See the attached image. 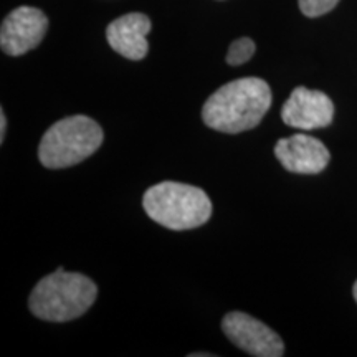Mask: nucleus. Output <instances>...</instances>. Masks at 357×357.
Segmentation results:
<instances>
[{"mask_svg":"<svg viewBox=\"0 0 357 357\" xmlns=\"http://www.w3.org/2000/svg\"><path fill=\"white\" fill-rule=\"evenodd\" d=\"M271 106V89L261 78H240L205 101L202 119L218 132L238 134L260 124Z\"/></svg>","mask_w":357,"mask_h":357,"instance_id":"obj_1","label":"nucleus"},{"mask_svg":"<svg viewBox=\"0 0 357 357\" xmlns=\"http://www.w3.org/2000/svg\"><path fill=\"white\" fill-rule=\"evenodd\" d=\"M98 296L95 281L79 273H66L58 268L45 276L30 294L29 306L40 319L65 323L83 316Z\"/></svg>","mask_w":357,"mask_h":357,"instance_id":"obj_2","label":"nucleus"},{"mask_svg":"<svg viewBox=\"0 0 357 357\" xmlns=\"http://www.w3.org/2000/svg\"><path fill=\"white\" fill-rule=\"evenodd\" d=\"M142 207L154 222L171 230L197 229L212 215V202L202 189L181 182H160L142 197Z\"/></svg>","mask_w":357,"mask_h":357,"instance_id":"obj_3","label":"nucleus"},{"mask_svg":"<svg viewBox=\"0 0 357 357\" xmlns=\"http://www.w3.org/2000/svg\"><path fill=\"white\" fill-rule=\"evenodd\" d=\"M102 129L88 116H70L53 124L43 134L38 159L48 169L77 166L93 155L102 144Z\"/></svg>","mask_w":357,"mask_h":357,"instance_id":"obj_4","label":"nucleus"},{"mask_svg":"<svg viewBox=\"0 0 357 357\" xmlns=\"http://www.w3.org/2000/svg\"><path fill=\"white\" fill-rule=\"evenodd\" d=\"M222 331L234 344L255 357H281L284 344L273 329L240 311H231L222 321Z\"/></svg>","mask_w":357,"mask_h":357,"instance_id":"obj_5","label":"nucleus"},{"mask_svg":"<svg viewBox=\"0 0 357 357\" xmlns=\"http://www.w3.org/2000/svg\"><path fill=\"white\" fill-rule=\"evenodd\" d=\"M48 30V19L35 7H19L2 22L0 47L10 56H20L37 48Z\"/></svg>","mask_w":357,"mask_h":357,"instance_id":"obj_6","label":"nucleus"},{"mask_svg":"<svg viewBox=\"0 0 357 357\" xmlns=\"http://www.w3.org/2000/svg\"><path fill=\"white\" fill-rule=\"evenodd\" d=\"M334 105L328 95L316 89L298 86L293 89L281 109V119L287 126L305 129L326 128L333 123Z\"/></svg>","mask_w":357,"mask_h":357,"instance_id":"obj_7","label":"nucleus"},{"mask_svg":"<svg viewBox=\"0 0 357 357\" xmlns=\"http://www.w3.org/2000/svg\"><path fill=\"white\" fill-rule=\"evenodd\" d=\"M275 155L281 166L294 174H319L329 162L328 147L306 134L280 139L275 146Z\"/></svg>","mask_w":357,"mask_h":357,"instance_id":"obj_8","label":"nucleus"},{"mask_svg":"<svg viewBox=\"0 0 357 357\" xmlns=\"http://www.w3.org/2000/svg\"><path fill=\"white\" fill-rule=\"evenodd\" d=\"M151 32V20L144 13H128L111 22L106 30L109 47L129 60H142L149 50L147 33Z\"/></svg>","mask_w":357,"mask_h":357,"instance_id":"obj_9","label":"nucleus"},{"mask_svg":"<svg viewBox=\"0 0 357 357\" xmlns=\"http://www.w3.org/2000/svg\"><path fill=\"white\" fill-rule=\"evenodd\" d=\"M255 50H257V45L252 38L243 37V38L235 40V42L230 45L229 53H227V63L231 66L247 63L250 58L255 55Z\"/></svg>","mask_w":357,"mask_h":357,"instance_id":"obj_10","label":"nucleus"},{"mask_svg":"<svg viewBox=\"0 0 357 357\" xmlns=\"http://www.w3.org/2000/svg\"><path fill=\"white\" fill-rule=\"evenodd\" d=\"M298 2L306 17H321L331 12L339 3V0H298Z\"/></svg>","mask_w":357,"mask_h":357,"instance_id":"obj_11","label":"nucleus"},{"mask_svg":"<svg viewBox=\"0 0 357 357\" xmlns=\"http://www.w3.org/2000/svg\"><path fill=\"white\" fill-rule=\"evenodd\" d=\"M6 131H7L6 113H3V109H0V142H3V139H6Z\"/></svg>","mask_w":357,"mask_h":357,"instance_id":"obj_12","label":"nucleus"},{"mask_svg":"<svg viewBox=\"0 0 357 357\" xmlns=\"http://www.w3.org/2000/svg\"><path fill=\"white\" fill-rule=\"evenodd\" d=\"M352 293H354V298H356V301H357V281L354 283V288H352Z\"/></svg>","mask_w":357,"mask_h":357,"instance_id":"obj_13","label":"nucleus"}]
</instances>
